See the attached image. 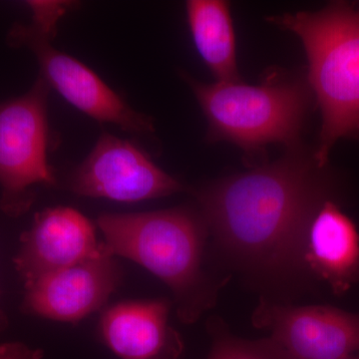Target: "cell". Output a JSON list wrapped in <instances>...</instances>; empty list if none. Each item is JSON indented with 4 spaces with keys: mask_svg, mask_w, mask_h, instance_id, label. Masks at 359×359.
<instances>
[{
    "mask_svg": "<svg viewBox=\"0 0 359 359\" xmlns=\"http://www.w3.org/2000/svg\"><path fill=\"white\" fill-rule=\"evenodd\" d=\"M323 170L313 156L294 152L217 181L197 194L208 230L248 269L271 275L302 269L306 229L327 199Z\"/></svg>",
    "mask_w": 359,
    "mask_h": 359,
    "instance_id": "obj_1",
    "label": "cell"
},
{
    "mask_svg": "<svg viewBox=\"0 0 359 359\" xmlns=\"http://www.w3.org/2000/svg\"><path fill=\"white\" fill-rule=\"evenodd\" d=\"M97 224L113 256L136 262L171 289L182 323H195L214 306L222 283L205 271L209 230L202 215L184 208L103 214Z\"/></svg>",
    "mask_w": 359,
    "mask_h": 359,
    "instance_id": "obj_2",
    "label": "cell"
},
{
    "mask_svg": "<svg viewBox=\"0 0 359 359\" xmlns=\"http://www.w3.org/2000/svg\"><path fill=\"white\" fill-rule=\"evenodd\" d=\"M269 20L294 32L304 44L309 86L323 119L313 159L325 169L337 141L359 138V9L339 1L316 13Z\"/></svg>",
    "mask_w": 359,
    "mask_h": 359,
    "instance_id": "obj_3",
    "label": "cell"
},
{
    "mask_svg": "<svg viewBox=\"0 0 359 359\" xmlns=\"http://www.w3.org/2000/svg\"><path fill=\"white\" fill-rule=\"evenodd\" d=\"M208 121L207 140L228 141L247 153L271 143L294 148L308 113L309 93L299 81L269 77L259 85L203 83L183 74Z\"/></svg>",
    "mask_w": 359,
    "mask_h": 359,
    "instance_id": "obj_4",
    "label": "cell"
},
{
    "mask_svg": "<svg viewBox=\"0 0 359 359\" xmlns=\"http://www.w3.org/2000/svg\"><path fill=\"white\" fill-rule=\"evenodd\" d=\"M49 90L39 77L22 96L0 104V209L13 218L32 208L35 186L57 183L48 162Z\"/></svg>",
    "mask_w": 359,
    "mask_h": 359,
    "instance_id": "obj_5",
    "label": "cell"
},
{
    "mask_svg": "<svg viewBox=\"0 0 359 359\" xmlns=\"http://www.w3.org/2000/svg\"><path fill=\"white\" fill-rule=\"evenodd\" d=\"M7 42L30 49L39 61L40 77L45 83L84 114L135 136L154 132L152 118L133 109L88 66L54 48L52 41L34 34L27 25H14Z\"/></svg>",
    "mask_w": 359,
    "mask_h": 359,
    "instance_id": "obj_6",
    "label": "cell"
},
{
    "mask_svg": "<svg viewBox=\"0 0 359 359\" xmlns=\"http://www.w3.org/2000/svg\"><path fill=\"white\" fill-rule=\"evenodd\" d=\"M69 189L83 197L134 203L168 197L184 186L138 146L105 132L71 175Z\"/></svg>",
    "mask_w": 359,
    "mask_h": 359,
    "instance_id": "obj_7",
    "label": "cell"
},
{
    "mask_svg": "<svg viewBox=\"0 0 359 359\" xmlns=\"http://www.w3.org/2000/svg\"><path fill=\"white\" fill-rule=\"evenodd\" d=\"M256 328L297 359H342L359 353V313L330 306H290L262 297L252 316Z\"/></svg>",
    "mask_w": 359,
    "mask_h": 359,
    "instance_id": "obj_8",
    "label": "cell"
},
{
    "mask_svg": "<svg viewBox=\"0 0 359 359\" xmlns=\"http://www.w3.org/2000/svg\"><path fill=\"white\" fill-rule=\"evenodd\" d=\"M121 264L102 243L84 261L26 283L21 311L48 320L77 323L99 311L121 285Z\"/></svg>",
    "mask_w": 359,
    "mask_h": 359,
    "instance_id": "obj_9",
    "label": "cell"
},
{
    "mask_svg": "<svg viewBox=\"0 0 359 359\" xmlns=\"http://www.w3.org/2000/svg\"><path fill=\"white\" fill-rule=\"evenodd\" d=\"M20 243L14 264L25 285L84 261L102 245L97 241L91 222L67 207L37 212L32 228L21 236Z\"/></svg>",
    "mask_w": 359,
    "mask_h": 359,
    "instance_id": "obj_10",
    "label": "cell"
},
{
    "mask_svg": "<svg viewBox=\"0 0 359 359\" xmlns=\"http://www.w3.org/2000/svg\"><path fill=\"white\" fill-rule=\"evenodd\" d=\"M171 302H122L101 314L100 334L120 359H184L181 335L169 323Z\"/></svg>",
    "mask_w": 359,
    "mask_h": 359,
    "instance_id": "obj_11",
    "label": "cell"
},
{
    "mask_svg": "<svg viewBox=\"0 0 359 359\" xmlns=\"http://www.w3.org/2000/svg\"><path fill=\"white\" fill-rule=\"evenodd\" d=\"M304 271L327 283L334 294L359 283V231L355 223L330 199L311 217L301 252Z\"/></svg>",
    "mask_w": 359,
    "mask_h": 359,
    "instance_id": "obj_12",
    "label": "cell"
},
{
    "mask_svg": "<svg viewBox=\"0 0 359 359\" xmlns=\"http://www.w3.org/2000/svg\"><path fill=\"white\" fill-rule=\"evenodd\" d=\"M194 43L217 82H240L230 4L223 0L187 1Z\"/></svg>",
    "mask_w": 359,
    "mask_h": 359,
    "instance_id": "obj_13",
    "label": "cell"
},
{
    "mask_svg": "<svg viewBox=\"0 0 359 359\" xmlns=\"http://www.w3.org/2000/svg\"><path fill=\"white\" fill-rule=\"evenodd\" d=\"M208 330L212 346L208 359H297L275 339L245 340L229 332L219 318H211Z\"/></svg>",
    "mask_w": 359,
    "mask_h": 359,
    "instance_id": "obj_14",
    "label": "cell"
},
{
    "mask_svg": "<svg viewBox=\"0 0 359 359\" xmlns=\"http://www.w3.org/2000/svg\"><path fill=\"white\" fill-rule=\"evenodd\" d=\"M25 6L32 13V23L27 25L30 32L42 39L52 41L56 36L59 20L77 6L72 1H26Z\"/></svg>",
    "mask_w": 359,
    "mask_h": 359,
    "instance_id": "obj_15",
    "label": "cell"
},
{
    "mask_svg": "<svg viewBox=\"0 0 359 359\" xmlns=\"http://www.w3.org/2000/svg\"><path fill=\"white\" fill-rule=\"evenodd\" d=\"M41 349H32L21 342L0 344V359H42Z\"/></svg>",
    "mask_w": 359,
    "mask_h": 359,
    "instance_id": "obj_16",
    "label": "cell"
},
{
    "mask_svg": "<svg viewBox=\"0 0 359 359\" xmlns=\"http://www.w3.org/2000/svg\"><path fill=\"white\" fill-rule=\"evenodd\" d=\"M342 359H359V353L353 354V355L347 356V358Z\"/></svg>",
    "mask_w": 359,
    "mask_h": 359,
    "instance_id": "obj_17",
    "label": "cell"
},
{
    "mask_svg": "<svg viewBox=\"0 0 359 359\" xmlns=\"http://www.w3.org/2000/svg\"><path fill=\"white\" fill-rule=\"evenodd\" d=\"M358 9H359V7H358Z\"/></svg>",
    "mask_w": 359,
    "mask_h": 359,
    "instance_id": "obj_18",
    "label": "cell"
}]
</instances>
